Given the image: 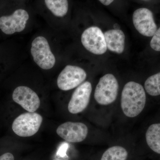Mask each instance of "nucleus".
<instances>
[{"mask_svg":"<svg viewBox=\"0 0 160 160\" xmlns=\"http://www.w3.org/2000/svg\"><path fill=\"white\" fill-rule=\"evenodd\" d=\"M145 89L141 84L129 82L124 86L121 99V106L124 114L128 118L136 117L146 106Z\"/></svg>","mask_w":160,"mask_h":160,"instance_id":"1","label":"nucleus"},{"mask_svg":"<svg viewBox=\"0 0 160 160\" xmlns=\"http://www.w3.org/2000/svg\"><path fill=\"white\" fill-rule=\"evenodd\" d=\"M30 51L33 61L41 69L49 70L54 67L56 60L46 38H36L32 42Z\"/></svg>","mask_w":160,"mask_h":160,"instance_id":"2","label":"nucleus"},{"mask_svg":"<svg viewBox=\"0 0 160 160\" xmlns=\"http://www.w3.org/2000/svg\"><path fill=\"white\" fill-rule=\"evenodd\" d=\"M119 85L115 77L111 73L105 75L100 79L95 90L94 97L98 104L108 106L116 100Z\"/></svg>","mask_w":160,"mask_h":160,"instance_id":"3","label":"nucleus"},{"mask_svg":"<svg viewBox=\"0 0 160 160\" xmlns=\"http://www.w3.org/2000/svg\"><path fill=\"white\" fill-rule=\"evenodd\" d=\"M43 118L35 112H25L20 115L12 124V130L21 137H29L38 131L42 123Z\"/></svg>","mask_w":160,"mask_h":160,"instance_id":"4","label":"nucleus"},{"mask_svg":"<svg viewBox=\"0 0 160 160\" xmlns=\"http://www.w3.org/2000/svg\"><path fill=\"white\" fill-rule=\"evenodd\" d=\"M86 77L87 73L82 68L67 65L58 77V86L61 90L68 91L80 86L86 79Z\"/></svg>","mask_w":160,"mask_h":160,"instance_id":"5","label":"nucleus"},{"mask_svg":"<svg viewBox=\"0 0 160 160\" xmlns=\"http://www.w3.org/2000/svg\"><path fill=\"white\" fill-rule=\"evenodd\" d=\"M81 42L84 48L93 54H103L107 50L104 33L97 26L89 27L83 32Z\"/></svg>","mask_w":160,"mask_h":160,"instance_id":"6","label":"nucleus"},{"mask_svg":"<svg viewBox=\"0 0 160 160\" xmlns=\"http://www.w3.org/2000/svg\"><path fill=\"white\" fill-rule=\"evenodd\" d=\"M29 19L28 12L25 9H17L12 14L0 18V29L7 35L23 31Z\"/></svg>","mask_w":160,"mask_h":160,"instance_id":"7","label":"nucleus"},{"mask_svg":"<svg viewBox=\"0 0 160 160\" xmlns=\"http://www.w3.org/2000/svg\"><path fill=\"white\" fill-rule=\"evenodd\" d=\"M132 22L135 29L144 36H153L157 30L152 12L147 8H142L136 10L132 15Z\"/></svg>","mask_w":160,"mask_h":160,"instance_id":"8","label":"nucleus"},{"mask_svg":"<svg viewBox=\"0 0 160 160\" xmlns=\"http://www.w3.org/2000/svg\"><path fill=\"white\" fill-rule=\"evenodd\" d=\"M88 127L84 123L67 122L58 127V135L66 142L78 143L82 142L88 135Z\"/></svg>","mask_w":160,"mask_h":160,"instance_id":"9","label":"nucleus"},{"mask_svg":"<svg viewBox=\"0 0 160 160\" xmlns=\"http://www.w3.org/2000/svg\"><path fill=\"white\" fill-rule=\"evenodd\" d=\"M92 91V87L90 82H85L78 86L68 104L69 112L78 114L84 111L89 105Z\"/></svg>","mask_w":160,"mask_h":160,"instance_id":"10","label":"nucleus"},{"mask_svg":"<svg viewBox=\"0 0 160 160\" xmlns=\"http://www.w3.org/2000/svg\"><path fill=\"white\" fill-rule=\"evenodd\" d=\"M12 99L29 112H35L40 106V100L35 92L26 86H19L14 89Z\"/></svg>","mask_w":160,"mask_h":160,"instance_id":"11","label":"nucleus"},{"mask_svg":"<svg viewBox=\"0 0 160 160\" xmlns=\"http://www.w3.org/2000/svg\"><path fill=\"white\" fill-rule=\"evenodd\" d=\"M107 49L112 52L121 54L125 48V35L120 29H110L104 33Z\"/></svg>","mask_w":160,"mask_h":160,"instance_id":"12","label":"nucleus"},{"mask_svg":"<svg viewBox=\"0 0 160 160\" xmlns=\"http://www.w3.org/2000/svg\"><path fill=\"white\" fill-rule=\"evenodd\" d=\"M146 139L150 149L160 154V123H156L149 126L146 132Z\"/></svg>","mask_w":160,"mask_h":160,"instance_id":"13","label":"nucleus"},{"mask_svg":"<svg viewBox=\"0 0 160 160\" xmlns=\"http://www.w3.org/2000/svg\"><path fill=\"white\" fill-rule=\"evenodd\" d=\"M46 7L56 17H63L69 9L68 0H45Z\"/></svg>","mask_w":160,"mask_h":160,"instance_id":"14","label":"nucleus"},{"mask_svg":"<svg viewBox=\"0 0 160 160\" xmlns=\"http://www.w3.org/2000/svg\"><path fill=\"white\" fill-rule=\"evenodd\" d=\"M128 157V151L125 148L113 146L105 151L100 160H126Z\"/></svg>","mask_w":160,"mask_h":160,"instance_id":"15","label":"nucleus"},{"mask_svg":"<svg viewBox=\"0 0 160 160\" xmlns=\"http://www.w3.org/2000/svg\"><path fill=\"white\" fill-rule=\"evenodd\" d=\"M145 90L152 96L160 95V72L149 77L145 82Z\"/></svg>","mask_w":160,"mask_h":160,"instance_id":"16","label":"nucleus"},{"mask_svg":"<svg viewBox=\"0 0 160 160\" xmlns=\"http://www.w3.org/2000/svg\"><path fill=\"white\" fill-rule=\"evenodd\" d=\"M150 47L156 51H160V27L157 29L150 41Z\"/></svg>","mask_w":160,"mask_h":160,"instance_id":"17","label":"nucleus"},{"mask_svg":"<svg viewBox=\"0 0 160 160\" xmlns=\"http://www.w3.org/2000/svg\"><path fill=\"white\" fill-rule=\"evenodd\" d=\"M0 160H14V158L12 153L6 152L0 156Z\"/></svg>","mask_w":160,"mask_h":160,"instance_id":"18","label":"nucleus"},{"mask_svg":"<svg viewBox=\"0 0 160 160\" xmlns=\"http://www.w3.org/2000/svg\"><path fill=\"white\" fill-rule=\"evenodd\" d=\"M99 1L103 5L107 6L111 4L114 0H99Z\"/></svg>","mask_w":160,"mask_h":160,"instance_id":"19","label":"nucleus"},{"mask_svg":"<svg viewBox=\"0 0 160 160\" xmlns=\"http://www.w3.org/2000/svg\"><path fill=\"white\" fill-rule=\"evenodd\" d=\"M114 27L115 29H119V26H118V24H115L114 26Z\"/></svg>","mask_w":160,"mask_h":160,"instance_id":"20","label":"nucleus"},{"mask_svg":"<svg viewBox=\"0 0 160 160\" xmlns=\"http://www.w3.org/2000/svg\"><path fill=\"white\" fill-rule=\"evenodd\" d=\"M52 160H64L60 158H55L53 159Z\"/></svg>","mask_w":160,"mask_h":160,"instance_id":"21","label":"nucleus"},{"mask_svg":"<svg viewBox=\"0 0 160 160\" xmlns=\"http://www.w3.org/2000/svg\"><path fill=\"white\" fill-rule=\"evenodd\" d=\"M144 1H147V0H144Z\"/></svg>","mask_w":160,"mask_h":160,"instance_id":"22","label":"nucleus"}]
</instances>
